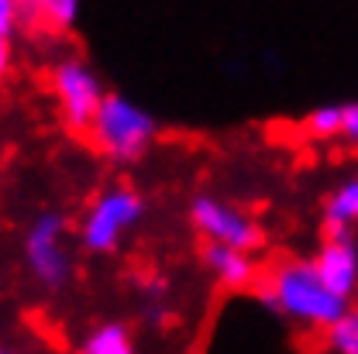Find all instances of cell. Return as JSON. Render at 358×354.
I'll use <instances>...</instances> for the list:
<instances>
[{"instance_id":"obj_1","label":"cell","mask_w":358,"mask_h":354,"mask_svg":"<svg viewBox=\"0 0 358 354\" xmlns=\"http://www.w3.org/2000/svg\"><path fill=\"white\" fill-rule=\"evenodd\" d=\"M259 289L266 303L286 320L310 327V330H331L345 313L352 310L348 300L334 296L324 279L317 275L313 258H282L259 279Z\"/></svg>"},{"instance_id":"obj_2","label":"cell","mask_w":358,"mask_h":354,"mask_svg":"<svg viewBox=\"0 0 358 354\" xmlns=\"http://www.w3.org/2000/svg\"><path fill=\"white\" fill-rule=\"evenodd\" d=\"M155 134H159L155 117L145 107H138L134 100H128L124 93H107L96 117H93V124L87 128L90 145L103 158L121 162V165L138 162L152 148Z\"/></svg>"},{"instance_id":"obj_3","label":"cell","mask_w":358,"mask_h":354,"mask_svg":"<svg viewBox=\"0 0 358 354\" xmlns=\"http://www.w3.org/2000/svg\"><path fill=\"white\" fill-rule=\"evenodd\" d=\"M145 217V203L131 186H107L90 200L87 214L80 221V244L87 251H117L124 237Z\"/></svg>"},{"instance_id":"obj_4","label":"cell","mask_w":358,"mask_h":354,"mask_svg":"<svg viewBox=\"0 0 358 354\" xmlns=\"http://www.w3.org/2000/svg\"><path fill=\"white\" fill-rule=\"evenodd\" d=\"M66 217L59 210H45L24 230V265L42 289H62L73 279V251L66 248Z\"/></svg>"},{"instance_id":"obj_5","label":"cell","mask_w":358,"mask_h":354,"mask_svg":"<svg viewBox=\"0 0 358 354\" xmlns=\"http://www.w3.org/2000/svg\"><path fill=\"white\" fill-rule=\"evenodd\" d=\"M189 223L203 237V244L238 248V251H248V255H255L266 241L262 223L248 210H241L238 203H227L221 196H207V193L189 203Z\"/></svg>"},{"instance_id":"obj_6","label":"cell","mask_w":358,"mask_h":354,"mask_svg":"<svg viewBox=\"0 0 358 354\" xmlns=\"http://www.w3.org/2000/svg\"><path fill=\"white\" fill-rule=\"evenodd\" d=\"M52 93H55V103H59L66 128L76 134H87L103 96H107L100 76L76 55H66L52 66Z\"/></svg>"},{"instance_id":"obj_7","label":"cell","mask_w":358,"mask_h":354,"mask_svg":"<svg viewBox=\"0 0 358 354\" xmlns=\"http://www.w3.org/2000/svg\"><path fill=\"white\" fill-rule=\"evenodd\" d=\"M317 275L324 279V286L341 296L352 300L358 289V244L352 241V234H327V241L320 244L317 258Z\"/></svg>"},{"instance_id":"obj_8","label":"cell","mask_w":358,"mask_h":354,"mask_svg":"<svg viewBox=\"0 0 358 354\" xmlns=\"http://www.w3.org/2000/svg\"><path fill=\"white\" fill-rule=\"evenodd\" d=\"M203 268L210 272L214 282H221L224 289H248L259 282V265L248 251L238 248H221V244H203Z\"/></svg>"},{"instance_id":"obj_9","label":"cell","mask_w":358,"mask_h":354,"mask_svg":"<svg viewBox=\"0 0 358 354\" xmlns=\"http://www.w3.org/2000/svg\"><path fill=\"white\" fill-rule=\"evenodd\" d=\"M324 223H327V234H352V227H358V176L345 179L327 196Z\"/></svg>"},{"instance_id":"obj_10","label":"cell","mask_w":358,"mask_h":354,"mask_svg":"<svg viewBox=\"0 0 358 354\" xmlns=\"http://www.w3.org/2000/svg\"><path fill=\"white\" fill-rule=\"evenodd\" d=\"M76 354H134V337L124 323L107 320V323L93 327L87 337L80 341V351Z\"/></svg>"},{"instance_id":"obj_11","label":"cell","mask_w":358,"mask_h":354,"mask_svg":"<svg viewBox=\"0 0 358 354\" xmlns=\"http://www.w3.org/2000/svg\"><path fill=\"white\" fill-rule=\"evenodd\" d=\"M341 128H345V103H320L303 121V134L310 141H334L341 138Z\"/></svg>"},{"instance_id":"obj_12","label":"cell","mask_w":358,"mask_h":354,"mask_svg":"<svg viewBox=\"0 0 358 354\" xmlns=\"http://www.w3.org/2000/svg\"><path fill=\"white\" fill-rule=\"evenodd\" d=\"M80 17V0H45L35 14V21H42L52 31H69Z\"/></svg>"},{"instance_id":"obj_13","label":"cell","mask_w":358,"mask_h":354,"mask_svg":"<svg viewBox=\"0 0 358 354\" xmlns=\"http://www.w3.org/2000/svg\"><path fill=\"white\" fill-rule=\"evenodd\" d=\"M327 344L334 354H358V310H348L327 330Z\"/></svg>"},{"instance_id":"obj_14","label":"cell","mask_w":358,"mask_h":354,"mask_svg":"<svg viewBox=\"0 0 358 354\" xmlns=\"http://www.w3.org/2000/svg\"><path fill=\"white\" fill-rule=\"evenodd\" d=\"M17 21H21V0H0V38H10Z\"/></svg>"},{"instance_id":"obj_15","label":"cell","mask_w":358,"mask_h":354,"mask_svg":"<svg viewBox=\"0 0 358 354\" xmlns=\"http://www.w3.org/2000/svg\"><path fill=\"white\" fill-rule=\"evenodd\" d=\"M341 138L358 148V103H345V128H341Z\"/></svg>"},{"instance_id":"obj_16","label":"cell","mask_w":358,"mask_h":354,"mask_svg":"<svg viewBox=\"0 0 358 354\" xmlns=\"http://www.w3.org/2000/svg\"><path fill=\"white\" fill-rule=\"evenodd\" d=\"M10 66V38H0V76L7 73Z\"/></svg>"},{"instance_id":"obj_17","label":"cell","mask_w":358,"mask_h":354,"mask_svg":"<svg viewBox=\"0 0 358 354\" xmlns=\"http://www.w3.org/2000/svg\"><path fill=\"white\" fill-rule=\"evenodd\" d=\"M0 354H14V351H10V348H3V344H0Z\"/></svg>"}]
</instances>
